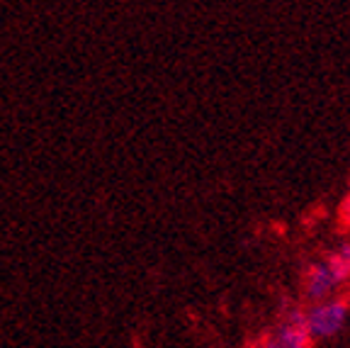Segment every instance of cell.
<instances>
[{"label": "cell", "mask_w": 350, "mask_h": 348, "mask_svg": "<svg viewBox=\"0 0 350 348\" xmlns=\"http://www.w3.org/2000/svg\"><path fill=\"white\" fill-rule=\"evenodd\" d=\"M340 219H343L345 224H350V192L345 195L343 205H340Z\"/></svg>", "instance_id": "obj_5"}, {"label": "cell", "mask_w": 350, "mask_h": 348, "mask_svg": "<svg viewBox=\"0 0 350 348\" xmlns=\"http://www.w3.org/2000/svg\"><path fill=\"white\" fill-rule=\"evenodd\" d=\"M323 263L328 266V271H331L334 280L338 283V288L343 283H348L350 280V241H345L338 249L331 251V253L323 258Z\"/></svg>", "instance_id": "obj_4"}, {"label": "cell", "mask_w": 350, "mask_h": 348, "mask_svg": "<svg viewBox=\"0 0 350 348\" xmlns=\"http://www.w3.org/2000/svg\"><path fill=\"white\" fill-rule=\"evenodd\" d=\"M312 336L306 332L304 312L295 310L280 321L260 348H309Z\"/></svg>", "instance_id": "obj_2"}, {"label": "cell", "mask_w": 350, "mask_h": 348, "mask_svg": "<svg viewBox=\"0 0 350 348\" xmlns=\"http://www.w3.org/2000/svg\"><path fill=\"white\" fill-rule=\"evenodd\" d=\"M338 288V283L334 280L331 271L323 261H317L312 266L306 268V275H304V293L309 299L314 302H323L334 295V290Z\"/></svg>", "instance_id": "obj_3"}, {"label": "cell", "mask_w": 350, "mask_h": 348, "mask_svg": "<svg viewBox=\"0 0 350 348\" xmlns=\"http://www.w3.org/2000/svg\"><path fill=\"white\" fill-rule=\"evenodd\" d=\"M348 319V299L328 297L317 302L309 312H304L306 332L312 338H328L340 332V327Z\"/></svg>", "instance_id": "obj_1"}]
</instances>
